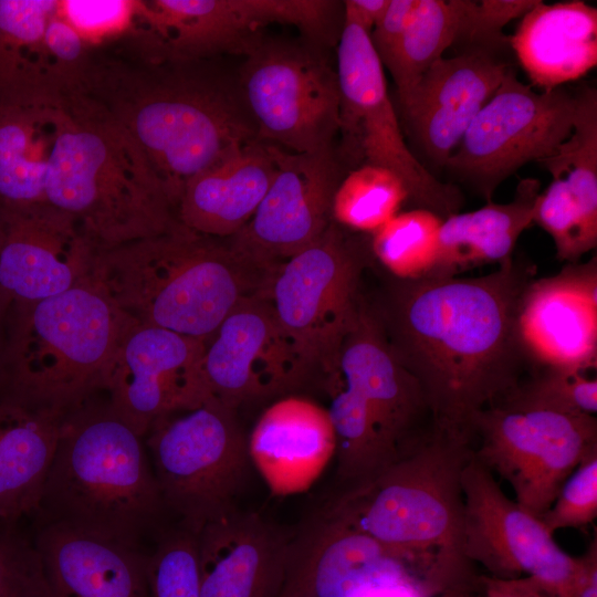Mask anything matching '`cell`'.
<instances>
[{"label": "cell", "instance_id": "cell-1", "mask_svg": "<svg viewBox=\"0 0 597 597\" xmlns=\"http://www.w3.org/2000/svg\"><path fill=\"white\" fill-rule=\"evenodd\" d=\"M535 275L533 262L513 255L481 276H389L368 301L438 429L472 444L478 415L506 398L528 373L517 315Z\"/></svg>", "mask_w": 597, "mask_h": 597}, {"label": "cell", "instance_id": "cell-2", "mask_svg": "<svg viewBox=\"0 0 597 597\" xmlns=\"http://www.w3.org/2000/svg\"><path fill=\"white\" fill-rule=\"evenodd\" d=\"M77 92L130 135L175 210L191 178L258 138L238 72L218 59L153 61L94 50Z\"/></svg>", "mask_w": 597, "mask_h": 597}, {"label": "cell", "instance_id": "cell-3", "mask_svg": "<svg viewBox=\"0 0 597 597\" xmlns=\"http://www.w3.org/2000/svg\"><path fill=\"white\" fill-rule=\"evenodd\" d=\"M470 442L432 427L370 480L347 489L328 515L408 559L433 597L480 587L464 553L463 468Z\"/></svg>", "mask_w": 597, "mask_h": 597}, {"label": "cell", "instance_id": "cell-4", "mask_svg": "<svg viewBox=\"0 0 597 597\" xmlns=\"http://www.w3.org/2000/svg\"><path fill=\"white\" fill-rule=\"evenodd\" d=\"M46 203L70 216L97 250L177 229L166 190L130 135L76 92L61 100Z\"/></svg>", "mask_w": 597, "mask_h": 597}, {"label": "cell", "instance_id": "cell-5", "mask_svg": "<svg viewBox=\"0 0 597 597\" xmlns=\"http://www.w3.org/2000/svg\"><path fill=\"white\" fill-rule=\"evenodd\" d=\"M270 276L235 252L227 239L182 224L97 250L92 274L136 323L202 339L242 298L262 293Z\"/></svg>", "mask_w": 597, "mask_h": 597}, {"label": "cell", "instance_id": "cell-6", "mask_svg": "<svg viewBox=\"0 0 597 597\" xmlns=\"http://www.w3.org/2000/svg\"><path fill=\"white\" fill-rule=\"evenodd\" d=\"M133 320L93 279L61 294L12 303L0 342V401L61 413L105 391Z\"/></svg>", "mask_w": 597, "mask_h": 597}, {"label": "cell", "instance_id": "cell-7", "mask_svg": "<svg viewBox=\"0 0 597 597\" xmlns=\"http://www.w3.org/2000/svg\"><path fill=\"white\" fill-rule=\"evenodd\" d=\"M143 438L94 398L63 418L34 525L140 545L166 509Z\"/></svg>", "mask_w": 597, "mask_h": 597}, {"label": "cell", "instance_id": "cell-8", "mask_svg": "<svg viewBox=\"0 0 597 597\" xmlns=\"http://www.w3.org/2000/svg\"><path fill=\"white\" fill-rule=\"evenodd\" d=\"M373 259L369 234L332 221L310 247L273 269L263 295L311 373L339 383L342 344L363 302L360 280Z\"/></svg>", "mask_w": 597, "mask_h": 597}, {"label": "cell", "instance_id": "cell-9", "mask_svg": "<svg viewBox=\"0 0 597 597\" xmlns=\"http://www.w3.org/2000/svg\"><path fill=\"white\" fill-rule=\"evenodd\" d=\"M271 23L291 24L323 46L339 39L343 2L327 0H142L130 50L146 60L245 55Z\"/></svg>", "mask_w": 597, "mask_h": 597}, {"label": "cell", "instance_id": "cell-10", "mask_svg": "<svg viewBox=\"0 0 597 597\" xmlns=\"http://www.w3.org/2000/svg\"><path fill=\"white\" fill-rule=\"evenodd\" d=\"M235 411L212 397L157 418L145 434L166 509L196 534L235 509L249 475L248 439Z\"/></svg>", "mask_w": 597, "mask_h": 597}, {"label": "cell", "instance_id": "cell-11", "mask_svg": "<svg viewBox=\"0 0 597 597\" xmlns=\"http://www.w3.org/2000/svg\"><path fill=\"white\" fill-rule=\"evenodd\" d=\"M471 446L511 485L515 502L541 519L580 462L597 452V418L511 394L478 415Z\"/></svg>", "mask_w": 597, "mask_h": 597}, {"label": "cell", "instance_id": "cell-12", "mask_svg": "<svg viewBox=\"0 0 597 597\" xmlns=\"http://www.w3.org/2000/svg\"><path fill=\"white\" fill-rule=\"evenodd\" d=\"M336 59L341 137L336 153L344 168L385 167L404 180L415 209L443 219L460 212V189L439 180L407 145L369 33L345 14Z\"/></svg>", "mask_w": 597, "mask_h": 597}, {"label": "cell", "instance_id": "cell-13", "mask_svg": "<svg viewBox=\"0 0 597 597\" xmlns=\"http://www.w3.org/2000/svg\"><path fill=\"white\" fill-rule=\"evenodd\" d=\"M325 48L262 36L244 55L238 78L258 139L297 154L335 148L339 88Z\"/></svg>", "mask_w": 597, "mask_h": 597}, {"label": "cell", "instance_id": "cell-14", "mask_svg": "<svg viewBox=\"0 0 597 597\" xmlns=\"http://www.w3.org/2000/svg\"><path fill=\"white\" fill-rule=\"evenodd\" d=\"M577 92L537 91L511 70L476 114L446 168L488 202L530 161L549 156L572 133Z\"/></svg>", "mask_w": 597, "mask_h": 597}, {"label": "cell", "instance_id": "cell-15", "mask_svg": "<svg viewBox=\"0 0 597 597\" xmlns=\"http://www.w3.org/2000/svg\"><path fill=\"white\" fill-rule=\"evenodd\" d=\"M461 485L464 501L463 545L467 558L490 577L531 576L563 597L576 567L540 517L504 494L493 475L473 454Z\"/></svg>", "mask_w": 597, "mask_h": 597}, {"label": "cell", "instance_id": "cell-16", "mask_svg": "<svg viewBox=\"0 0 597 597\" xmlns=\"http://www.w3.org/2000/svg\"><path fill=\"white\" fill-rule=\"evenodd\" d=\"M206 339L135 321L109 364L105 391L115 413L140 437L159 417L212 398L205 374Z\"/></svg>", "mask_w": 597, "mask_h": 597}, {"label": "cell", "instance_id": "cell-17", "mask_svg": "<svg viewBox=\"0 0 597 597\" xmlns=\"http://www.w3.org/2000/svg\"><path fill=\"white\" fill-rule=\"evenodd\" d=\"M271 150L276 175L250 221L227 240L241 256L272 274L328 228L333 196L345 174L336 147L297 154L271 145Z\"/></svg>", "mask_w": 597, "mask_h": 597}, {"label": "cell", "instance_id": "cell-18", "mask_svg": "<svg viewBox=\"0 0 597 597\" xmlns=\"http://www.w3.org/2000/svg\"><path fill=\"white\" fill-rule=\"evenodd\" d=\"M203 366L211 396L235 410L312 375L263 292L242 298L206 339Z\"/></svg>", "mask_w": 597, "mask_h": 597}, {"label": "cell", "instance_id": "cell-19", "mask_svg": "<svg viewBox=\"0 0 597 597\" xmlns=\"http://www.w3.org/2000/svg\"><path fill=\"white\" fill-rule=\"evenodd\" d=\"M399 584L432 597L423 576L408 559L324 513L292 540L279 597H359L373 588Z\"/></svg>", "mask_w": 597, "mask_h": 597}, {"label": "cell", "instance_id": "cell-20", "mask_svg": "<svg viewBox=\"0 0 597 597\" xmlns=\"http://www.w3.org/2000/svg\"><path fill=\"white\" fill-rule=\"evenodd\" d=\"M0 212V293L10 306L92 279L97 249L70 216L50 205Z\"/></svg>", "mask_w": 597, "mask_h": 597}, {"label": "cell", "instance_id": "cell-21", "mask_svg": "<svg viewBox=\"0 0 597 597\" xmlns=\"http://www.w3.org/2000/svg\"><path fill=\"white\" fill-rule=\"evenodd\" d=\"M511 70L495 51L468 49L436 61L399 100L406 134L431 166L446 167Z\"/></svg>", "mask_w": 597, "mask_h": 597}, {"label": "cell", "instance_id": "cell-22", "mask_svg": "<svg viewBox=\"0 0 597 597\" xmlns=\"http://www.w3.org/2000/svg\"><path fill=\"white\" fill-rule=\"evenodd\" d=\"M517 331L533 367L591 371L597 365V256L534 279L519 308Z\"/></svg>", "mask_w": 597, "mask_h": 597}, {"label": "cell", "instance_id": "cell-23", "mask_svg": "<svg viewBox=\"0 0 597 597\" xmlns=\"http://www.w3.org/2000/svg\"><path fill=\"white\" fill-rule=\"evenodd\" d=\"M338 369L341 380L360 397L396 458L433 427L420 386L392 353L365 297L342 344Z\"/></svg>", "mask_w": 597, "mask_h": 597}, {"label": "cell", "instance_id": "cell-24", "mask_svg": "<svg viewBox=\"0 0 597 597\" xmlns=\"http://www.w3.org/2000/svg\"><path fill=\"white\" fill-rule=\"evenodd\" d=\"M201 597H279L292 540L237 507L197 533Z\"/></svg>", "mask_w": 597, "mask_h": 597}, {"label": "cell", "instance_id": "cell-25", "mask_svg": "<svg viewBox=\"0 0 597 597\" xmlns=\"http://www.w3.org/2000/svg\"><path fill=\"white\" fill-rule=\"evenodd\" d=\"M34 528L52 597H149L140 545L61 524Z\"/></svg>", "mask_w": 597, "mask_h": 597}, {"label": "cell", "instance_id": "cell-26", "mask_svg": "<svg viewBox=\"0 0 597 597\" xmlns=\"http://www.w3.org/2000/svg\"><path fill=\"white\" fill-rule=\"evenodd\" d=\"M251 464L280 496L306 491L336 451L329 412L302 397H284L259 417L248 438Z\"/></svg>", "mask_w": 597, "mask_h": 597}, {"label": "cell", "instance_id": "cell-27", "mask_svg": "<svg viewBox=\"0 0 597 597\" xmlns=\"http://www.w3.org/2000/svg\"><path fill=\"white\" fill-rule=\"evenodd\" d=\"M277 171L271 145L239 146L191 178L178 202V221L208 237L228 239L252 218Z\"/></svg>", "mask_w": 597, "mask_h": 597}, {"label": "cell", "instance_id": "cell-28", "mask_svg": "<svg viewBox=\"0 0 597 597\" xmlns=\"http://www.w3.org/2000/svg\"><path fill=\"white\" fill-rule=\"evenodd\" d=\"M510 45L532 87H562L597 65V9L580 0L538 1L521 18Z\"/></svg>", "mask_w": 597, "mask_h": 597}, {"label": "cell", "instance_id": "cell-29", "mask_svg": "<svg viewBox=\"0 0 597 597\" xmlns=\"http://www.w3.org/2000/svg\"><path fill=\"white\" fill-rule=\"evenodd\" d=\"M66 413L0 401V524L33 519Z\"/></svg>", "mask_w": 597, "mask_h": 597}, {"label": "cell", "instance_id": "cell-30", "mask_svg": "<svg viewBox=\"0 0 597 597\" xmlns=\"http://www.w3.org/2000/svg\"><path fill=\"white\" fill-rule=\"evenodd\" d=\"M57 9L59 0H0V105L63 98L46 36Z\"/></svg>", "mask_w": 597, "mask_h": 597}, {"label": "cell", "instance_id": "cell-31", "mask_svg": "<svg viewBox=\"0 0 597 597\" xmlns=\"http://www.w3.org/2000/svg\"><path fill=\"white\" fill-rule=\"evenodd\" d=\"M540 192L537 179L524 178L519 181L511 201H491L476 210L444 218L438 259L430 277L459 276L476 266H498L511 259L517 239L533 222Z\"/></svg>", "mask_w": 597, "mask_h": 597}, {"label": "cell", "instance_id": "cell-32", "mask_svg": "<svg viewBox=\"0 0 597 597\" xmlns=\"http://www.w3.org/2000/svg\"><path fill=\"white\" fill-rule=\"evenodd\" d=\"M60 103L0 105V210L48 205L45 187Z\"/></svg>", "mask_w": 597, "mask_h": 597}, {"label": "cell", "instance_id": "cell-33", "mask_svg": "<svg viewBox=\"0 0 597 597\" xmlns=\"http://www.w3.org/2000/svg\"><path fill=\"white\" fill-rule=\"evenodd\" d=\"M473 0H418L397 54L387 69L398 101L454 44L461 43Z\"/></svg>", "mask_w": 597, "mask_h": 597}, {"label": "cell", "instance_id": "cell-34", "mask_svg": "<svg viewBox=\"0 0 597 597\" xmlns=\"http://www.w3.org/2000/svg\"><path fill=\"white\" fill-rule=\"evenodd\" d=\"M327 408L336 438L337 478L359 485L379 473L396 457L385 444L378 427L360 397L342 380L332 390Z\"/></svg>", "mask_w": 597, "mask_h": 597}, {"label": "cell", "instance_id": "cell-35", "mask_svg": "<svg viewBox=\"0 0 597 597\" xmlns=\"http://www.w3.org/2000/svg\"><path fill=\"white\" fill-rule=\"evenodd\" d=\"M405 206L415 209L398 175L385 167L362 165L341 179L332 200V219L347 230L371 234Z\"/></svg>", "mask_w": 597, "mask_h": 597}, {"label": "cell", "instance_id": "cell-36", "mask_svg": "<svg viewBox=\"0 0 597 597\" xmlns=\"http://www.w3.org/2000/svg\"><path fill=\"white\" fill-rule=\"evenodd\" d=\"M442 221L426 209L399 212L369 234L373 259L399 281L430 277L438 259Z\"/></svg>", "mask_w": 597, "mask_h": 597}, {"label": "cell", "instance_id": "cell-37", "mask_svg": "<svg viewBox=\"0 0 597 597\" xmlns=\"http://www.w3.org/2000/svg\"><path fill=\"white\" fill-rule=\"evenodd\" d=\"M564 184L586 214L597 221V93L577 91V111L570 135L547 157L537 161Z\"/></svg>", "mask_w": 597, "mask_h": 597}, {"label": "cell", "instance_id": "cell-38", "mask_svg": "<svg viewBox=\"0 0 597 597\" xmlns=\"http://www.w3.org/2000/svg\"><path fill=\"white\" fill-rule=\"evenodd\" d=\"M533 222L553 239L556 258L567 263L580 259L597 247V221L590 219L575 197L557 179L538 193Z\"/></svg>", "mask_w": 597, "mask_h": 597}, {"label": "cell", "instance_id": "cell-39", "mask_svg": "<svg viewBox=\"0 0 597 597\" xmlns=\"http://www.w3.org/2000/svg\"><path fill=\"white\" fill-rule=\"evenodd\" d=\"M149 597H201L197 534L179 527L163 533L148 554Z\"/></svg>", "mask_w": 597, "mask_h": 597}, {"label": "cell", "instance_id": "cell-40", "mask_svg": "<svg viewBox=\"0 0 597 597\" xmlns=\"http://www.w3.org/2000/svg\"><path fill=\"white\" fill-rule=\"evenodd\" d=\"M588 374L576 369L533 367L511 394L557 409L596 416L597 380Z\"/></svg>", "mask_w": 597, "mask_h": 597}, {"label": "cell", "instance_id": "cell-41", "mask_svg": "<svg viewBox=\"0 0 597 597\" xmlns=\"http://www.w3.org/2000/svg\"><path fill=\"white\" fill-rule=\"evenodd\" d=\"M138 1L59 0L60 15L92 50L119 43L134 29Z\"/></svg>", "mask_w": 597, "mask_h": 597}, {"label": "cell", "instance_id": "cell-42", "mask_svg": "<svg viewBox=\"0 0 597 597\" xmlns=\"http://www.w3.org/2000/svg\"><path fill=\"white\" fill-rule=\"evenodd\" d=\"M0 597H52L33 538L0 524Z\"/></svg>", "mask_w": 597, "mask_h": 597}, {"label": "cell", "instance_id": "cell-43", "mask_svg": "<svg viewBox=\"0 0 597 597\" xmlns=\"http://www.w3.org/2000/svg\"><path fill=\"white\" fill-rule=\"evenodd\" d=\"M597 516V452L588 455L563 484L541 521L554 535L564 528H577Z\"/></svg>", "mask_w": 597, "mask_h": 597}, {"label": "cell", "instance_id": "cell-44", "mask_svg": "<svg viewBox=\"0 0 597 597\" xmlns=\"http://www.w3.org/2000/svg\"><path fill=\"white\" fill-rule=\"evenodd\" d=\"M540 0H482L473 1L461 43L469 49H498L510 44L504 27L521 19Z\"/></svg>", "mask_w": 597, "mask_h": 597}, {"label": "cell", "instance_id": "cell-45", "mask_svg": "<svg viewBox=\"0 0 597 597\" xmlns=\"http://www.w3.org/2000/svg\"><path fill=\"white\" fill-rule=\"evenodd\" d=\"M418 0H390L389 6L369 34L373 48L384 69L392 63Z\"/></svg>", "mask_w": 597, "mask_h": 597}, {"label": "cell", "instance_id": "cell-46", "mask_svg": "<svg viewBox=\"0 0 597 597\" xmlns=\"http://www.w3.org/2000/svg\"><path fill=\"white\" fill-rule=\"evenodd\" d=\"M480 586L485 597H561L531 576L511 579L480 576Z\"/></svg>", "mask_w": 597, "mask_h": 597}, {"label": "cell", "instance_id": "cell-47", "mask_svg": "<svg viewBox=\"0 0 597 597\" xmlns=\"http://www.w3.org/2000/svg\"><path fill=\"white\" fill-rule=\"evenodd\" d=\"M563 597H597V540L576 557V567Z\"/></svg>", "mask_w": 597, "mask_h": 597}, {"label": "cell", "instance_id": "cell-48", "mask_svg": "<svg viewBox=\"0 0 597 597\" xmlns=\"http://www.w3.org/2000/svg\"><path fill=\"white\" fill-rule=\"evenodd\" d=\"M390 0H346L344 14L352 18L370 34L385 14Z\"/></svg>", "mask_w": 597, "mask_h": 597}, {"label": "cell", "instance_id": "cell-49", "mask_svg": "<svg viewBox=\"0 0 597 597\" xmlns=\"http://www.w3.org/2000/svg\"><path fill=\"white\" fill-rule=\"evenodd\" d=\"M1 238H2V217L0 212V243H1ZM9 308H10V305L6 302V300L2 297L0 293V342L3 335L4 322H6V317H7Z\"/></svg>", "mask_w": 597, "mask_h": 597}, {"label": "cell", "instance_id": "cell-50", "mask_svg": "<svg viewBox=\"0 0 597 597\" xmlns=\"http://www.w3.org/2000/svg\"><path fill=\"white\" fill-rule=\"evenodd\" d=\"M440 597H485L484 594L475 595L473 590H464V591H457V593H450L447 595H442Z\"/></svg>", "mask_w": 597, "mask_h": 597}]
</instances>
